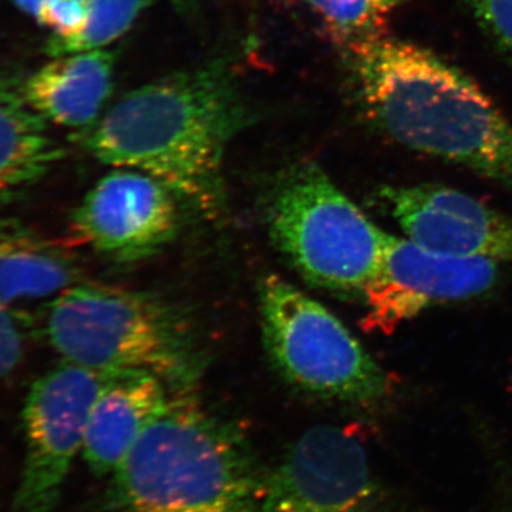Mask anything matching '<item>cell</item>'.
<instances>
[{
  "label": "cell",
  "instance_id": "obj_20",
  "mask_svg": "<svg viewBox=\"0 0 512 512\" xmlns=\"http://www.w3.org/2000/svg\"><path fill=\"white\" fill-rule=\"evenodd\" d=\"M22 355L23 338L16 316L0 303V379L15 372Z\"/></svg>",
  "mask_w": 512,
  "mask_h": 512
},
{
  "label": "cell",
  "instance_id": "obj_19",
  "mask_svg": "<svg viewBox=\"0 0 512 512\" xmlns=\"http://www.w3.org/2000/svg\"><path fill=\"white\" fill-rule=\"evenodd\" d=\"M471 3L485 32L512 55V0H471Z\"/></svg>",
  "mask_w": 512,
  "mask_h": 512
},
{
  "label": "cell",
  "instance_id": "obj_18",
  "mask_svg": "<svg viewBox=\"0 0 512 512\" xmlns=\"http://www.w3.org/2000/svg\"><path fill=\"white\" fill-rule=\"evenodd\" d=\"M87 15L89 0H49L37 13L36 20L52 29L55 37L70 39L82 32Z\"/></svg>",
  "mask_w": 512,
  "mask_h": 512
},
{
  "label": "cell",
  "instance_id": "obj_1",
  "mask_svg": "<svg viewBox=\"0 0 512 512\" xmlns=\"http://www.w3.org/2000/svg\"><path fill=\"white\" fill-rule=\"evenodd\" d=\"M244 123L234 83L214 64L131 90L80 137L100 163L150 175L217 217L225 150Z\"/></svg>",
  "mask_w": 512,
  "mask_h": 512
},
{
  "label": "cell",
  "instance_id": "obj_13",
  "mask_svg": "<svg viewBox=\"0 0 512 512\" xmlns=\"http://www.w3.org/2000/svg\"><path fill=\"white\" fill-rule=\"evenodd\" d=\"M116 53L97 49L55 57L22 84L26 103L46 121L87 130L113 90Z\"/></svg>",
  "mask_w": 512,
  "mask_h": 512
},
{
  "label": "cell",
  "instance_id": "obj_5",
  "mask_svg": "<svg viewBox=\"0 0 512 512\" xmlns=\"http://www.w3.org/2000/svg\"><path fill=\"white\" fill-rule=\"evenodd\" d=\"M275 248L308 284L362 301L382 264L389 232L313 163L295 165L275 185L266 210Z\"/></svg>",
  "mask_w": 512,
  "mask_h": 512
},
{
  "label": "cell",
  "instance_id": "obj_4",
  "mask_svg": "<svg viewBox=\"0 0 512 512\" xmlns=\"http://www.w3.org/2000/svg\"><path fill=\"white\" fill-rule=\"evenodd\" d=\"M46 333L64 360L89 369L147 372L171 387L197 376L183 319L147 293L79 282L50 302Z\"/></svg>",
  "mask_w": 512,
  "mask_h": 512
},
{
  "label": "cell",
  "instance_id": "obj_21",
  "mask_svg": "<svg viewBox=\"0 0 512 512\" xmlns=\"http://www.w3.org/2000/svg\"><path fill=\"white\" fill-rule=\"evenodd\" d=\"M47 2H49V0H13V3H15L22 12L32 15L33 18H36L39 10L42 9L43 5H46Z\"/></svg>",
  "mask_w": 512,
  "mask_h": 512
},
{
  "label": "cell",
  "instance_id": "obj_2",
  "mask_svg": "<svg viewBox=\"0 0 512 512\" xmlns=\"http://www.w3.org/2000/svg\"><path fill=\"white\" fill-rule=\"evenodd\" d=\"M349 56L367 114L387 137L512 187V123L466 74L387 35Z\"/></svg>",
  "mask_w": 512,
  "mask_h": 512
},
{
  "label": "cell",
  "instance_id": "obj_12",
  "mask_svg": "<svg viewBox=\"0 0 512 512\" xmlns=\"http://www.w3.org/2000/svg\"><path fill=\"white\" fill-rule=\"evenodd\" d=\"M171 386L147 372H117L87 423L83 456L94 473L113 474L170 397Z\"/></svg>",
  "mask_w": 512,
  "mask_h": 512
},
{
  "label": "cell",
  "instance_id": "obj_16",
  "mask_svg": "<svg viewBox=\"0 0 512 512\" xmlns=\"http://www.w3.org/2000/svg\"><path fill=\"white\" fill-rule=\"evenodd\" d=\"M336 45L353 52L386 35V25L406 0H303Z\"/></svg>",
  "mask_w": 512,
  "mask_h": 512
},
{
  "label": "cell",
  "instance_id": "obj_3",
  "mask_svg": "<svg viewBox=\"0 0 512 512\" xmlns=\"http://www.w3.org/2000/svg\"><path fill=\"white\" fill-rule=\"evenodd\" d=\"M113 476L114 512H252L264 480L248 444L192 386L171 387Z\"/></svg>",
  "mask_w": 512,
  "mask_h": 512
},
{
  "label": "cell",
  "instance_id": "obj_14",
  "mask_svg": "<svg viewBox=\"0 0 512 512\" xmlns=\"http://www.w3.org/2000/svg\"><path fill=\"white\" fill-rule=\"evenodd\" d=\"M82 272L66 249L25 222L0 217V303L10 308L60 295Z\"/></svg>",
  "mask_w": 512,
  "mask_h": 512
},
{
  "label": "cell",
  "instance_id": "obj_15",
  "mask_svg": "<svg viewBox=\"0 0 512 512\" xmlns=\"http://www.w3.org/2000/svg\"><path fill=\"white\" fill-rule=\"evenodd\" d=\"M59 158L46 120L26 103L22 89L0 83V202L22 195Z\"/></svg>",
  "mask_w": 512,
  "mask_h": 512
},
{
  "label": "cell",
  "instance_id": "obj_8",
  "mask_svg": "<svg viewBox=\"0 0 512 512\" xmlns=\"http://www.w3.org/2000/svg\"><path fill=\"white\" fill-rule=\"evenodd\" d=\"M498 279L497 262L447 254L389 234L379 272L363 295L365 328L389 335L433 306L493 291Z\"/></svg>",
  "mask_w": 512,
  "mask_h": 512
},
{
  "label": "cell",
  "instance_id": "obj_11",
  "mask_svg": "<svg viewBox=\"0 0 512 512\" xmlns=\"http://www.w3.org/2000/svg\"><path fill=\"white\" fill-rule=\"evenodd\" d=\"M380 204L406 237L447 254L512 264V215L444 185L384 187Z\"/></svg>",
  "mask_w": 512,
  "mask_h": 512
},
{
  "label": "cell",
  "instance_id": "obj_9",
  "mask_svg": "<svg viewBox=\"0 0 512 512\" xmlns=\"http://www.w3.org/2000/svg\"><path fill=\"white\" fill-rule=\"evenodd\" d=\"M376 484L353 434L316 426L266 474L252 512H355L372 507Z\"/></svg>",
  "mask_w": 512,
  "mask_h": 512
},
{
  "label": "cell",
  "instance_id": "obj_6",
  "mask_svg": "<svg viewBox=\"0 0 512 512\" xmlns=\"http://www.w3.org/2000/svg\"><path fill=\"white\" fill-rule=\"evenodd\" d=\"M262 339L276 372L299 392L355 410L393 394L389 373L325 305L278 275L259 284Z\"/></svg>",
  "mask_w": 512,
  "mask_h": 512
},
{
  "label": "cell",
  "instance_id": "obj_17",
  "mask_svg": "<svg viewBox=\"0 0 512 512\" xmlns=\"http://www.w3.org/2000/svg\"><path fill=\"white\" fill-rule=\"evenodd\" d=\"M154 0H89V15L82 32L70 39L52 37L46 53L52 57L104 49L126 35L138 16Z\"/></svg>",
  "mask_w": 512,
  "mask_h": 512
},
{
  "label": "cell",
  "instance_id": "obj_22",
  "mask_svg": "<svg viewBox=\"0 0 512 512\" xmlns=\"http://www.w3.org/2000/svg\"><path fill=\"white\" fill-rule=\"evenodd\" d=\"M171 2L175 3L177 6H181V8H185V6L190 5L192 0H171Z\"/></svg>",
  "mask_w": 512,
  "mask_h": 512
},
{
  "label": "cell",
  "instance_id": "obj_7",
  "mask_svg": "<svg viewBox=\"0 0 512 512\" xmlns=\"http://www.w3.org/2000/svg\"><path fill=\"white\" fill-rule=\"evenodd\" d=\"M117 372L63 360L30 387L23 407L25 461L10 512H53L97 397Z\"/></svg>",
  "mask_w": 512,
  "mask_h": 512
},
{
  "label": "cell",
  "instance_id": "obj_10",
  "mask_svg": "<svg viewBox=\"0 0 512 512\" xmlns=\"http://www.w3.org/2000/svg\"><path fill=\"white\" fill-rule=\"evenodd\" d=\"M178 229L174 192L126 168L101 178L72 215L77 241L119 262L150 258L173 241Z\"/></svg>",
  "mask_w": 512,
  "mask_h": 512
}]
</instances>
